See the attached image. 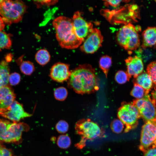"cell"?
Returning <instances> with one entry per match:
<instances>
[{
	"mask_svg": "<svg viewBox=\"0 0 156 156\" xmlns=\"http://www.w3.org/2000/svg\"><path fill=\"white\" fill-rule=\"evenodd\" d=\"M68 85L78 94L96 92L99 89V83L94 68L89 64L79 65L71 71Z\"/></svg>",
	"mask_w": 156,
	"mask_h": 156,
	"instance_id": "1",
	"label": "cell"
},
{
	"mask_svg": "<svg viewBox=\"0 0 156 156\" xmlns=\"http://www.w3.org/2000/svg\"><path fill=\"white\" fill-rule=\"evenodd\" d=\"M52 24L55 31L56 38L62 48L75 49L83 43L75 33L71 19L60 16L54 19Z\"/></svg>",
	"mask_w": 156,
	"mask_h": 156,
	"instance_id": "2",
	"label": "cell"
},
{
	"mask_svg": "<svg viewBox=\"0 0 156 156\" xmlns=\"http://www.w3.org/2000/svg\"><path fill=\"white\" fill-rule=\"evenodd\" d=\"M27 7L20 0H3L0 3V16L4 22L10 25L21 21Z\"/></svg>",
	"mask_w": 156,
	"mask_h": 156,
	"instance_id": "3",
	"label": "cell"
},
{
	"mask_svg": "<svg viewBox=\"0 0 156 156\" xmlns=\"http://www.w3.org/2000/svg\"><path fill=\"white\" fill-rule=\"evenodd\" d=\"M29 129L28 125L24 122H11L0 119V141L17 143L21 141L23 132Z\"/></svg>",
	"mask_w": 156,
	"mask_h": 156,
	"instance_id": "4",
	"label": "cell"
},
{
	"mask_svg": "<svg viewBox=\"0 0 156 156\" xmlns=\"http://www.w3.org/2000/svg\"><path fill=\"white\" fill-rule=\"evenodd\" d=\"M138 30L133 25L128 23L121 27L117 34L116 38L119 44L129 52L136 50L140 46Z\"/></svg>",
	"mask_w": 156,
	"mask_h": 156,
	"instance_id": "5",
	"label": "cell"
},
{
	"mask_svg": "<svg viewBox=\"0 0 156 156\" xmlns=\"http://www.w3.org/2000/svg\"><path fill=\"white\" fill-rule=\"evenodd\" d=\"M119 119L125 127V131L136 127L141 117L138 109L132 103L123 102L118 110Z\"/></svg>",
	"mask_w": 156,
	"mask_h": 156,
	"instance_id": "6",
	"label": "cell"
},
{
	"mask_svg": "<svg viewBox=\"0 0 156 156\" xmlns=\"http://www.w3.org/2000/svg\"><path fill=\"white\" fill-rule=\"evenodd\" d=\"M132 103L138 109L141 117L145 122L156 121V106L149 95L134 100Z\"/></svg>",
	"mask_w": 156,
	"mask_h": 156,
	"instance_id": "7",
	"label": "cell"
},
{
	"mask_svg": "<svg viewBox=\"0 0 156 156\" xmlns=\"http://www.w3.org/2000/svg\"><path fill=\"white\" fill-rule=\"evenodd\" d=\"M77 132L83 140H92L101 136L103 131L99 125L90 119H83L76 124Z\"/></svg>",
	"mask_w": 156,
	"mask_h": 156,
	"instance_id": "8",
	"label": "cell"
},
{
	"mask_svg": "<svg viewBox=\"0 0 156 156\" xmlns=\"http://www.w3.org/2000/svg\"><path fill=\"white\" fill-rule=\"evenodd\" d=\"M156 139V121L145 122L141 132L140 149L144 153L154 144Z\"/></svg>",
	"mask_w": 156,
	"mask_h": 156,
	"instance_id": "9",
	"label": "cell"
},
{
	"mask_svg": "<svg viewBox=\"0 0 156 156\" xmlns=\"http://www.w3.org/2000/svg\"><path fill=\"white\" fill-rule=\"evenodd\" d=\"M103 40V37L100 30L96 28H93L83 42L80 49L87 53H94L101 46Z\"/></svg>",
	"mask_w": 156,
	"mask_h": 156,
	"instance_id": "10",
	"label": "cell"
},
{
	"mask_svg": "<svg viewBox=\"0 0 156 156\" xmlns=\"http://www.w3.org/2000/svg\"><path fill=\"white\" fill-rule=\"evenodd\" d=\"M31 115L25 111L21 104L15 101L6 108L0 109V116L13 122H18L21 119Z\"/></svg>",
	"mask_w": 156,
	"mask_h": 156,
	"instance_id": "11",
	"label": "cell"
},
{
	"mask_svg": "<svg viewBox=\"0 0 156 156\" xmlns=\"http://www.w3.org/2000/svg\"><path fill=\"white\" fill-rule=\"evenodd\" d=\"M71 19L76 35L83 42L93 28L92 24L85 20L79 11L75 12Z\"/></svg>",
	"mask_w": 156,
	"mask_h": 156,
	"instance_id": "12",
	"label": "cell"
},
{
	"mask_svg": "<svg viewBox=\"0 0 156 156\" xmlns=\"http://www.w3.org/2000/svg\"><path fill=\"white\" fill-rule=\"evenodd\" d=\"M69 65L68 64L58 62L52 66L50 77L53 80L60 83L68 81L71 74Z\"/></svg>",
	"mask_w": 156,
	"mask_h": 156,
	"instance_id": "13",
	"label": "cell"
},
{
	"mask_svg": "<svg viewBox=\"0 0 156 156\" xmlns=\"http://www.w3.org/2000/svg\"><path fill=\"white\" fill-rule=\"evenodd\" d=\"M127 72L129 79L133 76L136 78L143 71L144 66L142 59L137 56H129L125 60Z\"/></svg>",
	"mask_w": 156,
	"mask_h": 156,
	"instance_id": "14",
	"label": "cell"
},
{
	"mask_svg": "<svg viewBox=\"0 0 156 156\" xmlns=\"http://www.w3.org/2000/svg\"><path fill=\"white\" fill-rule=\"evenodd\" d=\"M16 95L12 89L6 86L0 88V109L6 108L14 101Z\"/></svg>",
	"mask_w": 156,
	"mask_h": 156,
	"instance_id": "15",
	"label": "cell"
},
{
	"mask_svg": "<svg viewBox=\"0 0 156 156\" xmlns=\"http://www.w3.org/2000/svg\"><path fill=\"white\" fill-rule=\"evenodd\" d=\"M142 48L144 49L156 44V27H149L142 33Z\"/></svg>",
	"mask_w": 156,
	"mask_h": 156,
	"instance_id": "16",
	"label": "cell"
},
{
	"mask_svg": "<svg viewBox=\"0 0 156 156\" xmlns=\"http://www.w3.org/2000/svg\"><path fill=\"white\" fill-rule=\"evenodd\" d=\"M142 87L148 94L152 88V81L149 75L147 73H143L140 74L136 78L135 82Z\"/></svg>",
	"mask_w": 156,
	"mask_h": 156,
	"instance_id": "17",
	"label": "cell"
},
{
	"mask_svg": "<svg viewBox=\"0 0 156 156\" xmlns=\"http://www.w3.org/2000/svg\"><path fill=\"white\" fill-rule=\"evenodd\" d=\"M10 68L7 62L2 60L0 63V88L7 86L9 82Z\"/></svg>",
	"mask_w": 156,
	"mask_h": 156,
	"instance_id": "18",
	"label": "cell"
},
{
	"mask_svg": "<svg viewBox=\"0 0 156 156\" xmlns=\"http://www.w3.org/2000/svg\"><path fill=\"white\" fill-rule=\"evenodd\" d=\"M35 57L38 63L41 65H44L49 62L51 56L47 50L42 49L39 50L37 52Z\"/></svg>",
	"mask_w": 156,
	"mask_h": 156,
	"instance_id": "19",
	"label": "cell"
},
{
	"mask_svg": "<svg viewBox=\"0 0 156 156\" xmlns=\"http://www.w3.org/2000/svg\"><path fill=\"white\" fill-rule=\"evenodd\" d=\"M112 60L109 56L105 55L102 56L99 61V67L107 77L109 70L111 65Z\"/></svg>",
	"mask_w": 156,
	"mask_h": 156,
	"instance_id": "20",
	"label": "cell"
},
{
	"mask_svg": "<svg viewBox=\"0 0 156 156\" xmlns=\"http://www.w3.org/2000/svg\"><path fill=\"white\" fill-rule=\"evenodd\" d=\"M12 45V41L9 34L0 31V51L4 49H9Z\"/></svg>",
	"mask_w": 156,
	"mask_h": 156,
	"instance_id": "21",
	"label": "cell"
},
{
	"mask_svg": "<svg viewBox=\"0 0 156 156\" xmlns=\"http://www.w3.org/2000/svg\"><path fill=\"white\" fill-rule=\"evenodd\" d=\"M71 143L70 137L67 135L62 134L59 135L57 140V144L58 147L62 149L69 148Z\"/></svg>",
	"mask_w": 156,
	"mask_h": 156,
	"instance_id": "22",
	"label": "cell"
},
{
	"mask_svg": "<svg viewBox=\"0 0 156 156\" xmlns=\"http://www.w3.org/2000/svg\"><path fill=\"white\" fill-rule=\"evenodd\" d=\"M21 71L26 75H31L35 70V68L32 63L28 61L23 62L20 65Z\"/></svg>",
	"mask_w": 156,
	"mask_h": 156,
	"instance_id": "23",
	"label": "cell"
},
{
	"mask_svg": "<svg viewBox=\"0 0 156 156\" xmlns=\"http://www.w3.org/2000/svg\"><path fill=\"white\" fill-rule=\"evenodd\" d=\"M131 94L137 99L142 98L148 95L142 87L135 82L131 92Z\"/></svg>",
	"mask_w": 156,
	"mask_h": 156,
	"instance_id": "24",
	"label": "cell"
},
{
	"mask_svg": "<svg viewBox=\"0 0 156 156\" xmlns=\"http://www.w3.org/2000/svg\"><path fill=\"white\" fill-rule=\"evenodd\" d=\"M68 92L67 89L63 87H60L55 89L54 95L55 98L59 101H63L67 98Z\"/></svg>",
	"mask_w": 156,
	"mask_h": 156,
	"instance_id": "25",
	"label": "cell"
},
{
	"mask_svg": "<svg viewBox=\"0 0 156 156\" xmlns=\"http://www.w3.org/2000/svg\"><path fill=\"white\" fill-rule=\"evenodd\" d=\"M111 128L112 131L116 133H120L124 129L125 131V127L122 122L119 119L114 120L111 124Z\"/></svg>",
	"mask_w": 156,
	"mask_h": 156,
	"instance_id": "26",
	"label": "cell"
},
{
	"mask_svg": "<svg viewBox=\"0 0 156 156\" xmlns=\"http://www.w3.org/2000/svg\"><path fill=\"white\" fill-rule=\"evenodd\" d=\"M146 70L153 83L156 86V61L151 62L148 65Z\"/></svg>",
	"mask_w": 156,
	"mask_h": 156,
	"instance_id": "27",
	"label": "cell"
},
{
	"mask_svg": "<svg viewBox=\"0 0 156 156\" xmlns=\"http://www.w3.org/2000/svg\"><path fill=\"white\" fill-rule=\"evenodd\" d=\"M115 79L118 83L120 84L124 83L129 80L126 72L121 70L118 71L116 73Z\"/></svg>",
	"mask_w": 156,
	"mask_h": 156,
	"instance_id": "28",
	"label": "cell"
},
{
	"mask_svg": "<svg viewBox=\"0 0 156 156\" xmlns=\"http://www.w3.org/2000/svg\"><path fill=\"white\" fill-rule=\"evenodd\" d=\"M55 128L58 132L64 134L68 131L69 129V125L66 121L63 120H60L56 124Z\"/></svg>",
	"mask_w": 156,
	"mask_h": 156,
	"instance_id": "29",
	"label": "cell"
},
{
	"mask_svg": "<svg viewBox=\"0 0 156 156\" xmlns=\"http://www.w3.org/2000/svg\"><path fill=\"white\" fill-rule=\"evenodd\" d=\"M21 79V76L19 74L16 72L13 73L10 75L8 81L12 86H15L20 82Z\"/></svg>",
	"mask_w": 156,
	"mask_h": 156,
	"instance_id": "30",
	"label": "cell"
},
{
	"mask_svg": "<svg viewBox=\"0 0 156 156\" xmlns=\"http://www.w3.org/2000/svg\"><path fill=\"white\" fill-rule=\"evenodd\" d=\"M58 2L57 0H36L34 2L38 8L43 6H49L55 4Z\"/></svg>",
	"mask_w": 156,
	"mask_h": 156,
	"instance_id": "31",
	"label": "cell"
},
{
	"mask_svg": "<svg viewBox=\"0 0 156 156\" xmlns=\"http://www.w3.org/2000/svg\"><path fill=\"white\" fill-rule=\"evenodd\" d=\"M0 156H13L11 150L6 148L0 141Z\"/></svg>",
	"mask_w": 156,
	"mask_h": 156,
	"instance_id": "32",
	"label": "cell"
},
{
	"mask_svg": "<svg viewBox=\"0 0 156 156\" xmlns=\"http://www.w3.org/2000/svg\"><path fill=\"white\" fill-rule=\"evenodd\" d=\"M144 156H156V146L152 145L144 153Z\"/></svg>",
	"mask_w": 156,
	"mask_h": 156,
	"instance_id": "33",
	"label": "cell"
},
{
	"mask_svg": "<svg viewBox=\"0 0 156 156\" xmlns=\"http://www.w3.org/2000/svg\"><path fill=\"white\" fill-rule=\"evenodd\" d=\"M105 3L106 5H109L113 7H117L118 6L122 1V0H105Z\"/></svg>",
	"mask_w": 156,
	"mask_h": 156,
	"instance_id": "34",
	"label": "cell"
},
{
	"mask_svg": "<svg viewBox=\"0 0 156 156\" xmlns=\"http://www.w3.org/2000/svg\"><path fill=\"white\" fill-rule=\"evenodd\" d=\"M151 98L154 102L156 106V86L151 93Z\"/></svg>",
	"mask_w": 156,
	"mask_h": 156,
	"instance_id": "35",
	"label": "cell"
},
{
	"mask_svg": "<svg viewBox=\"0 0 156 156\" xmlns=\"http://www.w3.org/2000/svg\"><path fill=\"white\" fill-rule=\"evenodd\" d=\"M5 27L4 23L0 16V31H2Z\"/></svg>",
	"mask_w": 156,
	"mask_h": 156,
	"instance_id": "36",
	"label": "cell"
},
{
	"mask_svg": "<svg viewBox=\"0 0 156 156\" xmlns=\"http://www.w3.org/2000/svg\"><path fill=\"white\" fill-rule=\"evenodd\" d=\"M153 145L156 146V139L153 144Z\"/></svg>",
	"mask_w": 156,
	"mask_h": 156,
	"instance_id": "37",
	"label": "cell"
},
{
	"mask_svg": "<svg viewBox=\"0 0 156 156\" xmlns=\"http://www.w3.org/2000/svg\"><path fill=\"white\" fill-rule=\"evenodd\" d=\"M3 1V0H0V3H1Z\"/></svg>",
	"mask_w": 156,
	"mask_h": 156,
	"instance_id": "38",
	"label": "cell"
}]
</instances>
